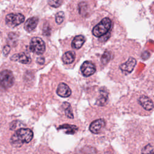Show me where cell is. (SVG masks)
<instances>
[{
    "label": "cell",
    "instance_id": "cell-18",
    "mask_svg": "<svg viewBox=\"0 0 154 154\" xmlns=\"http://www.w3.org/2000/svg\"><path fill=\"white\" fill-rule=\"evenodd\" d=\"M111 58V54L109 52L106 51L103 53L101 58V62L103 64H106L109 60Z\"/></svg>",
    "mask_w": 154,
    "mask_h": 154
},
{
    "label": "cell",
    "instance_id": "cell-21",
    "mask_svg": "<svg viewBox=\"0 0 154 154\" xmlns=\"http://www.w3.org/2000/svg\"><path fill=\"white\" fill-rule=\"evenodd\" d=\"M10 51V47L8 45H6L3 48V53L4 55H7Z\"/></svg>",
    "mask_w": 154,
    "mask_h": 154
},
{
    "label": "cell",
    "instance_id": "cell-4",
    "mask_svg": "<svg viewBox=\"0 0 154 154\" xmlns=\"http://www.w3.org/2000/svg\"><path fill=\"white\" fill-rule=\"evenodd\" d=\"M45 43L40 37H34L31 39L29 44V49L31 52L41 55L45 51Z\"/></svg>",
    "mask_w": 154,
    "mask_h": 154
},
{
    "label": "cell",
    "instance_id": "cell-22",
    "mask_svg": "<svg viewBox=\"0 0 154 154\" xmlns=\"http://www.w3.org/2000/svg\"><path fill=\"white\" fill-rule=\"evenodd\" d=\"M37 62L40 64H43L45 63V59L43 57H40L37 59Z\"/></svg>",
    "mask_w": 154,
    "mask_h": 154
},
{
    "label": "cell",
    "instance_id": "cell-17",
    "mask_svg": "<svg viewBox=\"0 0 154 154\" xmlns=\"http://www.w3.org/2000/svg\"><path fill=\"white\" fill-rule=\"evenodd\" d=\"M63 106L64 109L66 116L69 119H73L74 116L73 114V112H72V109L70 105L68 102H64Z\"/></svg>",
    "mask_w": 154,
    "mask_h": 154
},
{
    "label": "cell",
    "instance_id": "cell-10",
    "mask_svg": "<svg viewBox=\"0 0 154 154\" xmlns=\"http://www.w3.org/2000/svg\"><path fill=\"white\" fill-rule=\"evenodd\" d=\"M138 102L140 105L147 111H150L154 107V104L152 100L149 97L144 95H142L140 97Z\"/></svg>",
    "mask_w": 154,
    "mask_h": 154
},
{
    "label": "cell",
    "instance_id": "cell-11",
    "mask_svg": "<svg viewBox=\"0 0 154 154\" xmlns=\"http://www.w3.org/2000/svg\"><path fill=\"white\" fill-rule=\"evenodd\" d=\"M11 60L13 61H18L23 64H28L31 61L29 55L25 52H21L13 55L11 57Z\"/></svg>",
    "mask_w": 154,
    "mask_h": 154
},
{
    "label": "cell",
    "instance_id": "cell-19",
    "mask_svg": "<svg viewBox=\"0 0 154 154\" xmlns=\"http://www.w3.org/2000/svg\"><path fill=\"white\" fill-rule=\"evenodd\" d=\"M64 18V12L59 11L58 13H57L55 15V21H56L57 23L61 24L63 22Z\"/></svg>",
    "mask_w": 154,
    "mask_h": 154
},
{
    "label": "cell",
    "instance_id": "cell-7",
    "mask_svg": "<svg viewBox=\"0 0 154 154\" xmlns=\"http://www.w3.org/2000/svg\"><path fill=\"white\" fill-rule=\"evenodd\" d=\"M81 71L84 76H90L96 72V66L91 61H85L81 66Z\"/></svg>",
    "mask_w": 154,
    "mask_h": 154
},
{
    "label": "cell",
    "instance_id": "cell-9",
    "mask_svg": "<svg viewBox=\"0 0 154 154\" xmlns=\"http://www.w3.org/2000/svg\"><path fill=\"white\" fill-rule=\"evenodd\" d=\"M72 91L70 87L65 83H60L57 89V94L62 97H67L70 96Z\"/></svg>",
    "mask_w": 154,
    "mask_h": 154
},
{
    "label": "cell",
    "instance_id": "cell-13",
    "mask_svg": "<svg viewBox=\"0 0 154 154\" xmlns=\"http://www.w3.org/2000/svg\"><path fill=\"white\" fill-rule=\"evenodd\" d=\"M85 37L82 35H76L72 41L71 46L74 49H79L81 48L85 42Z\"/></svg>",
    "mask_w": 154,
    "mask_h": 154
},
{
    "label": "cell",
    "instance_id": "cell-20",
    "mask_svg": "<svg viewBox=\"0 0 154 154\" xmlns=\"http://www.w3.org/2000/svg\"><path fill=\"white\" fill-rule=\"evenodd\" d=\"M63 0H49V4L54 7H59L61 3Z\"/></svg>",
    "mask_w": 154,
    "mask_h": 154
},
{
    "label": "cell",
    "instance_id": "cell-12",
    "mask_svg": "<svg viewBox=\"0 0 154 154\" xmlns=\"http://www.w3.org/2000/svg\"><path fill=\"white\" fill-rule=\"evenodd\" d=\"M38 22V19L36 17H30L26 20L25 23L24 28L28 32H31L33 31L37 25Z\"/></svg>",
    "mask_w": 154,
    "mask_h": 154
},
{
    "label": "cell",
    "instance_id": "cell-1",
    "mask_svg": "<svg viewBox=\"0 0 154 154\" xmlns=\"http://www.w3.org/2000/svg\"><path fill=\"white\" fill-rule=\"evenodd\" d=\"M33 138L32 131L28 128L18 129L11 137V143L14 146H21L23 143H28Z\"/></svg>",
    "mask_w": 154,
    "mask_h": 154
},
{
    "label": "cell",
    "instance_id": "cell-3",
    "mask_svg": "<svg viewBox=\"0 0 154 154\" xmlns=\"http://www.w3.org/2000/svg\"><path fill=\"white\" fill-rule=\"evenodd\" d=\"M14 82V77L11 71L4 70L0 72V85L5 88L11 87Z\"/></svg>",
    "mask_w": 154,
    "mask_h": 154
},
{
    "label": "cell",
    "instance_id": "cell-5",
    "mask_svg": "<svg viewBox=\"0 0 154 154\" xmlns=\"http://www.w3.org/2000/svg\"><path fill=\"white\" fill-rule=\"evenodd\" d=\"M25 20V16L21 13H10L6 16L5 22L7 25L11 27L19 25Z\"/></svg>",
    "mask_w": 154,
    "mask_h": 154
},
{
    "label": "cell",
    "instance_id": "cell-15",
    "mask_svg": "<svg viewBox=\"0 0 154 154\" xmlns=\"http://www.w3.org/2000/svg\"><path fill=\"white\" fill-rule=\"evenodd\" d=\"M58 129H64L65 130V132L67 134H73L78 131V127L75 125H69V124H64L60 126L58 128Z\"/></svg>",
    "mask_w": 154,
    "mask_h": 154
},
{
    "label": "cell",
    "instance_id": "cell-23",
    "mask_svg": "<svg viewBox=\"0 0 154 154\" xmlns=\"http://www.w3.org/2000/svg\"><path fill=\"white\" fill-rule=\"evenodd\" d=\"M152 154H154V153H152Z\"/></svg>",
    "mask_w": 154,
    "mask_h": 154
},
{
    "label": "cell",
    "instance_id": "cell-16",
    "mask_svg": "<svg viewBox=\"0 0 154 154\" xmlns=\"http://www.w3.org/2000/svg\"><path fill=\"white\" fill-rule=\"evenodd\" d=\"M108 99V92L106 89L101 88L100 90V97L97 100L96 104L99 106L103 105Z\"/></svg>",
    "mask_w": 154,
    "mask_h": 154
},
{
    "label": "cell",
    "instance_id": "cell-8",
    "mask_svg": "<svg viewBox=\"0 0 154 154\" xmlns=\"http://www.w3.org/2000/svg\"><path fill=\"white\" fill-rule=\"evenodd\" d=\"M105 126V121L103 119L93 121L89 126V130L93 134H97L100 129Z\"/></svg>",
    "mask_w": 154,
    "mask_h": 154
},
{
    "label": "cell",
    "instance_id": "cell-6",
    "mask_svg": "<svg viewBox=\"0 0 154 154\" xmlns=\"http://www.w3.org/2000/svg\"><path fill=\"white\" fill-rule=\"evenodd\" d=\"M136 63H137L136 59L130 57L126 62L120 65L119 68L123 73L125 74L130 73L134 70L136 65Z\"/></svg>",
    "mask_w": 154,
    "mask_h": 154
},
{
    "label": "cell",
    "instance_id": "cell-2",
    "mask_svg": "<svg viewBox=\"0 0 154 154\" xmlns=\"http://www.w3.org/2000/svg\"><path fill=\"white\" fill-rule=\"evenodd\" d=\"M112 26L111 19L108 17H105L93 28L92 34L96 37H100L110 32Z\"/></svg>",
    "mask_w": 154,
    "mask_h": 154
},
{
    "label": "cell",
    "instance_id": "cell-14",
    "mask_svg": "<svg viewBox=\"0 0 154 154\" xmlns=\"http://www.w3.org/2000/svg\"><path fill=\"white\" fill-rule=\"evenodd\" d=\"M75 59V52L72 51H67L65 52L63 57H62V60L63 63L66 64H69L72 63Z\"/></svg>",
    "mask_w": 154,
    "mask_h": 154
}]
</instances>
